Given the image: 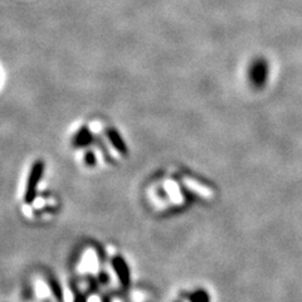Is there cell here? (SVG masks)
Wrapping results in <instances>:
<instances>
[{
  "instance_id": "obj_1",
  "label": "cell",
  "mask_w": 302,
  "mask_h": 302,
  "mask_svg": "<svg viewBox=\"0 0 302 302\" xmlns=\"http://www.w3.org/2000/svg\"><path fill=\"white\" fill-rule=\"evenodd\" d=\"M267 63L265 59H257L250 69V78L252 81V84L257 87H261L265 84L266 77H267Z\"/></svg>"
}]
</instances>
